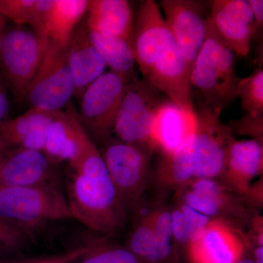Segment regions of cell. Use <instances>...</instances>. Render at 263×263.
<instances>
[{
	"instance_id": "obj_1",
	"label": "cell",
	"mask_w": 263,
	"mask_h": 263,
	"mask_svg": "<svg viewBox=\"0 0 263 263\" xmlns=\"http://www.w3.org/2000/svg\"><path fill=\"white\" fill-rule=\"evenodd\" d=\"M65 181L72 219L107 237L124 230L128 214L98 148L85 150L68 164Z\"/></svg>"
},
{
	"instance_id": "obj_2",
	"label": "cell",
	"mask_w": 263,
	"mask_h": 263,
	"mask_svg": "<svg viewBox=\"0 0 263 263\" xmlns=\"http://www.w3.org/2000/svg\"><path fill=\"white\" fill-rule=\"evenodd\" d=\"M236 57L217 35L209 16L205 42L192 67L190 82L202 100L218 111L238 98Z\"/></svg>"
},
{
	"instance_id": "obj_3",
	"label": "cell",
	"mask_w": 263,
	"mask_h": 263,
	"mask_svg": "<svg viewBox=\"0 0 263 263\" xmlns=\"http://www.w3.org/2000/svg\"><path fill=\"white\" fill-rule=\"evenodd\" d=\"M0 216L28 230L72 219L67 198L52 187L0 186Z\"/></svg>"
},
{
	"instance_id": "obj_4",
	"label": "cell",
	"mask_w": 263,
	"mask_h": 263,
	"mask_svg": "<svg viewBox=\"0 0 263 263\" xmlns=\"http://www.w3.org/2000/svg\"><path fill=\"white\" fill-rule=\"evenodd\" d=\"M100 144V153L119 199L127 214L135 212L149 183L153 154L116 137Z\"/></svg>"
},
{
	"instance_id": "obj_5",
	"label": "cell",
	"mask_w": 263,
	"mask_h": 263,
	"mask_svg": "<svg viewBox=\"0 0 263 263\" xmlns=\"http://www.w3.org/2000/svg\"><path fill=\"white\" fill-rule=\"evenodd\" d=\"M167 99L148 79L132 81L118 112L114 133L125 143L153 154L152 133L157 110Z\"/></svg>"
},
{
	"instance_id": "obj_6",
	"label": "cell",
	"mask_w": 263,
	"mask_h": 263,
	"mask_svg": "<svg viewBox=\"0 0 263 263\" xmlns=\"http://www.w3.org/2000/svg\"><path fill=\"white\" fill-rule=\"evenodd\" d=\"M136 79L109 70L85 90L77 115L95 143H102L112 137L123 98L129 84Z\"/></svg>"
},
{
	"instance_id": "obj_7",
	"label": "cell",
	"mask_w": 263,
	"mask_h": 263,
	"mask_svg": "<svg viewBox=\"0 0 263 263\" xmlns=\"http://www.w3.org/2000/svg\"><path fill=\"white\" fill-rule=\"evenodd\" d=\"M48 44L27 29H15L3 34L0 73L18 100L27 95Z\"/></svg>"
},
{
	"instance_id": "obj_8",
	"label": "cell",
	"mask_w": 263,
	"mask_h": 263,
	"mask_svg": "<svg viewBox=\"0 0 263 263\" xmlns=\"http://www.w3.org/2000/svg\"><path fill=\"white\" fill-rule=\"evenodd\" d=\"M197 121L196 171L194 179H219L226 168L230 147L235 141L221 112L208 105L197 95L194 102Z\"/></svg>"
},
{
	"instance_id": "obj_9",
	"label": "cell",
	"mask_w": 263,
	"mask_h": 263,
	"mask_svg": "<svg viewBox=\"0 0 263 263\" xmlns=\"http://www.w3.org/2000/svg\"><path fill=\"white\" fill-rule=\"evenodd\" d=\"M67 49L68 47L48 42L26 95L30 108L60 111L73 96L75 86L67 62Z\"/></svg>"
},
{
	"instance_id": "obj_10",
	"label": "cell",
	"mask_w": 263,
	"mask_h": 263,
	"mask_svg": "<svg viewBox=\"0 0 263 263\" xmlns=\"http://www.w3.org/2000/svg\"><path fill=\"white\" fill-rule=\"evenodd\" d=\"M164 20L190 70L205 42L209 2L161 0Z\"/></svg>"
},
{
	"instance_id": "obj_11",
	"label": "cell",
	"mask_w": 263,
	"mask_h": 263,
	"mask_svg": "<svg viewBox=\"0 0 263 263\" xmlns=\"http://www.w3.org/2000/svg\"><path fill=\"white\" fill-rule=\"evenodd\" d=\"M238 194L221 181L212 179H193L177 190V200L211 219L224 221L238 230L237 221L247 217V210Z\"/></svg>"
},
{
	"instance_id": "obj_12",
	"label": "cell",
	"mask_w": 263,
	"mask_h": 263,
	"mask_svg": "<svg viewBox=\"0 0 263 263\" xmlns=\"http://www.w3.org/2000/svg\"><path fill=\"white\" fill-rule=\"evenodd\" d=\"M174 41L158 5L153 0L142 2L133 29L132 48L143 77Z\"/></svg>"
},
{
	"instance_id": "obj_13",
	"label": "cell",
	"mask_w": 263,
	"mask_h": 263,
	"mask_svg": "<svg viewBox=\"0 0 263 263\" xmlns=\"http://www.w3.org/2000/svg\"><path fill=\"white\" fill-rule=\"evenodd\" d=\"M58 164L41 151L11 149L0 164V186L60 190Z\"/></svg>"
},
{
	"instance_id": "obj_14",
	"label": "cell",
	"mask_w": 263,
	"mask_h": 263,
	"mask_svg": "<svg viewBox=\"0 0 263 263\" xmlns=\"http://www.w3.org/2000/svg\"><path fill=\"white\" fill-rule=\"evenodd\" d=\"M209 21L222 42L237 57H247L254 36V18L246 0L209 1Z\"/></svg>"
},
{
	"instance_id": "obj_15",
	"label": "cell",
	"mask_w": 263,
	"mask_h": 263,
	"mask_svg": "<svg viewBox=\"0 0 263 263\" xmlns=\"http://www.w3.org/2000/svg\"><path fill=\"white\" fill-rule=\"evenodd\" d=\"M190 72L174 41L144 78L180 108L195 113Z\"/></svg>"
},
{
	"instance_id": "obj_16",
	"label": "cell",
	"mask_w": 263,
	"mask_h": 263,
	"mask_svg": "<svg viewBox=\"0 0 263 263\" xmlns=\"http://www.w3.org/2000/svg\"><path fill=\"white\" fill-rule=\"evenodd\" d=\"M242 239L238 230L212 219L189 248L195 263H235L243 250Z\"/></svg>"
},
{
	"instance_id": "obj_17",
	"label": "cell",
	"mask_w": 263,
	"mask_h": 263,
	"mask_svg": "<svg viewBox=\"0 0 263 263\" xmlns=\"http://www.w3.org/2000/svg\"><path fill=\"white\" fill-rule=\"evenodd\" d=\"M262 143L255 139L235 140L230 147L221 182L243 196L254 178L262 173Z\"/></svg>"
},
{
	"instance_id": "obj_18",
	"label": "cell",
	"mask_w": 263,
	"mask_h": 263,
	"mask_svg": "<svg viewBox=\"0 0 263 263\" xmlns=\"http://www.w3.org/2000/svg\"><path fill=\"white\" fill-rule=\"evenodd\" d=\"M67 62L75 86L74 95L80 100L85 90L107 68L93 45L86 23L79 26L72 35L67 49Z\"/></svg>"
},
{
	"instance_id": "obj_19",
	"label": "cell",
	"mask_w": 263,
	"mask_h": 263,
	"mask_svg": "<svg viewBox=\"0 0 263 263\" xmlns=\"http://www.w3.org/2000/svg\"><path fill=\"white\" fill-rule=\"evenodd\" d=\"M57 113L30 108L14 119L3 120L0 122V140L10 149L43 152L48 127Z\"/></svg>"
},
{
	"instance_id": "obj_20",
	"label": "cell",
	"mask_w": 263,
	"mask_h": 263,
	"mask_svg": "<svg viewBox=\"0 0 263 263\" xmlns=\"http://www.w3.org/2000/svg\"><path fill=\"white\" fill-rule=\"evenodd\" d=\"M196 129L195 114L166 99L157 110L152 129L155 152L158 151L161 155L171 153Z\"/></svg>"
},
{
	"instance_id": "obj_21",
	"label": "cell",
	"mask_w": 263,
	"mask_h": 263,
	"mask_svg": "<svg viewBox=\"0 0 263 263\" xmlns=\"http://www.w3.org/2000/svg\"><path fill=\"white\" fill-rule=\"evenodd\" d=\"M86 24L90 31L108 37L129 41L132 44L133 10L126 0H91Z\"/></svg>"
},
{
	"instance_id": "obj_22",
	"label": "cell",
	"mask_w": 263,
	"mask_h": 263,
	"mask_svg": "<svg viewBox=\"0 0 263 263\" xmlns=\"http://www.w3.org/2000/svg\"><path fill=\"white\" fill-rule=\"evenodd\" d=\"M197 129L177 148L161 157L155 172L159 187L177 191L194 179L196 171Z\"/></svg>"
},
{
	"instance_id": "obj_23",
	"label": "cell",
	"mask_w": 263,
	"mask_h": 263,
	"mask_svg": "<svg viewBox=\"0 0 263 263\" xmlns=\"http://www.w3.org/2000/svg\"><path fill=\"white\" fill-rule=\"evenodd\" d=\"M88 0H55L46 23L48 41L68 47L78 24L87 13Z\"/></svg>"
},
{
	"instance_id": "obj_24",
	"label": "cell",
	"mask_w": 263,
	"mask_h": 263,
	"mask_svg": "<svg viewBox=\"0 0 263 263\" xmlns=\"http://www.w3.org/2000/svg\"><path fill=\"white\" fill-rule=\"evenodd\" d=\"M89 31L93 45L107 67H110V70L119 75L136 79V60L131 43Z\"/></svg>"
},
{
	"instance_id": "obj_25",
	"label": "cell",
	"mask_w": 263,
	"mask_h": 263,
	"mask_svg": "<svg viewBox=\"0 0 263 263\" xmlns=\"http://www.w3.org/2000/svg\"><path fill=\"white\" fill-rule=\"evenodd\" d=\"M76 133L69 114L57 111L46 133L43 152L55 163L72 158L76 152Z\"/></svg>"
},
{
	"instance_id": "obj_26",
	"label": "cell",
	"mask_w": 263,
	"mask_h": 263,
	"mask_svg": "<svg viewBox=\"0 0 263 263\" xmlns=\"http://www.w3.org/2000/svg\"><path fill=\"white\" fill-rule=\"evenodd\" d=\"M173 245L159 238L143 216L129 233L127 247L139 259L161 262L172 254Z\"/></svg>"
},
{
	"instance_id": "obj_27",
	"label": "cell",
	"mask_w": 263,
	"mask_h": 263,
	"mask_svg": "<svg viewBox=\"0 0 263 263\" xmlns=\"http://www.w3.org/2000/svg\"><path fill=\"white\" fill-rule=\"evenodd\" d=\"M34 243L31 232L0 216V258L22 257Z\"/></svg>"
},
{
	"instance_id": "obj_28",
	"label": "cell",
	"mask_w": 263,
	"mask_h": 263,
	"mask_svg": "<svg viewBox=\"0 0 263 263\" xmlns=\"http://www.w3.org/2000/svg\"><path fill=\"white\" fill-rule=\"evenodd\" d=\"M73 263H140V259L127 247L99 240L87 245V249Z\"/></svg>"
},
{
	"instance_id": "obj_29",
	"label": "cell",
	"mask_w": 263,
	"mask_h": 263,
	"mask_svg": "<svg viewBox=\"0 0 263 263\" xmlns=\"http://www.w3.org/2000/svg\"><path fill=\"white\" fill-rule=\"evenodd\" d=\"M238 98L242 108L251 114H263V69L259 65L247 77L240 79Z\"/></svg>"
},
{
	"instance_id": "obj_30",
	"label": "cell",
	"mask_w": 263,
	"mask_h": 263,
	"mask_svg": "<svg viewBox=\"0 0 263 263\" xmlns=\"http://www.w3.org/2000/svg\"><path fill=\"white\" fill-rule=\"evenodd\" d=\"M143 217L159 238L168 243H174L171 209L164 205H160Z\"/></svg>"
},
{
	"instance_id": "obj_31",
	"label": "cell",
	"mask_w": 263,
	"mask_h": 263,
	"mask_svg": "<svg viewBox=\"0 0 263 263\" xmlns=\"http://www.w3.org/2000/svg\"><path fill=\"white\" fill-rule=\"evenodd\" d=\"M35 0H0V14L17 24H29Z\"/></svg>"
},
{
	"instance_id": "obj_32",
	"label": "cell",
	"mask_w": 263,
	"mask_h": 263,
	"mask_svg": "<svg viewBox=\"0 0 263 263\" xmlns=\"http://www.w3.org/2000/svg\"><path fill=\"white\" fill-rule=\"evenodd\" d=\"M228 127L232 133L252 136L262 143L263 114H246L238 120L230 121Z\"/></svg>"
},
{
	"instance_id": "obj_33",
	"label": "cell",
	"mask_w": 263,
	"mask_h": 263,
	"mask_svg": "<svg viewBox=\"0 0 263 263\" xmlns=\"http://www.w3.org/2000/svg\"><path fill=\"white\" fill-rule=\"evenodd\" d=\"M176 205L182 212L183 215L184 216L185 219L187 222L190 232H191L192 238H193L192 243H193L201 235L212 219L202 213L197 212L195 209L189 206L188 205L179 200H177Z\"/></svg>"
},
{
	"instance_id": "obj_34",
	"label": "cell",
	"mask_w": 263,
	"mask_h": 263,
	"mask_svg": "<svg viewBox=\"0 0 263 263\" xmlns=\"http://www.w3.org/2000/svg\"><path fill=\"white\" fill-rule=\"evenodd\" d=\"M87 245L80 246L62 253L20 259L18 262L14 263H73L85 253Z\"/></svg>"
},
{
	"instance_id": "obj_35",
	"label": "cell",
	"mask_w": 263,
	"mask_h": 263,
	"mask_svg": "<svg viewBox=\"0 0 263 263\" xmlns=\"http://www.w3.org/2000/svg\"><path fill=\"white\" fill-rule=\"evenodd\" d=\"M171 210L172 214L174 243L189 247L193 241V238L184 216L176 205L173 209H171Z\"/></svg>"
},
{
	"instance_id": "obj_36",
	"label": "cell",
	"mask_w": 263,
	"mask_h": 263,
	"mask_svg": "<svg viewBox=\"0 0 263 263\" xmlns=\"http://www.w3.org/2000/svg\"><path fill=\"white\" fill-rule=\"evenodd\" d=\"M252 8L254 18V39L262 32L263 27V1L262 0H248Z\"/></svg>"
},
{
	"instance_id": "obj_37",
	"label": "cell",
	"mask_w": 263,
	"mask_h": 263,
	"mask_svg": "<svg viewBox=\"0 0 263 263\" xmlns=\"http://www.w3.org/2000/svg\"><path fill=\"white\" fill-rule=\"evenodd\" d=\"M7 89H8V86L0 73V122L4 120L9 110L10 102Z\"/></svg>"
},
{
	"instance_id": "obj_38",
	"label": "cell",
	"mask_w": 263,
	"mask_h": 263,
	"mask_svg": "<svg viewBox=\"0 0 263 263\" xmlns=\"http://www.w3.org/2000/svg\"><path fill=\"white\" fill-rule=\"evenodd\" d=\"M10 150L11 149H10V148L0 140V164L2 163V162L4 160L5 157H6V155H8V152H9Z\"/></svg>"
},
{
	"instance_id": "obj_39",
	"label": "cell",
	"mask_w": 263,
	"mask_h": 263,
	"mask_svg": "<svg viewBox=\"0 0 263 263\" xmlns=\"http://www.w3.org/2000/svg\"><path fill=\"white\" fill-rule=\"evenodd\" d=\"M255 263H263V246H259L255 249Z\"/></svg>"
},
{
	"instance_id": "obj_40",
	"label": "cell",
	"mask_w": 263,
	"mask_h": 263,
	"mask_svg": "<svg viewBox=\"0 0 263 263\" xmlns=\"http://www.w3.org/2000/svg\"><path fill=\"white\" fill-rule=\"evenodd\" d=\"M6 18L3 15L0 14V32H3V27L5 24Z\"/></svg>"
},
{
	"instance_id": "obj_41",
	"label": "cell",
	"mask_w": 263,
	"mask_h": 263,
	"mask_svg": "<svg viewBox=\"0 0 263 263\" xmlns=\"http://www.w3.org/2000/svg\"><path fill=\"white\" fill-rule=\"evenodd\" d=\"M235 263H255L254 261L250 259H240V260L237 261Z\"/></svg>"
},
{
	"instance_id": "obj_42",
	"label": "cell",
	"mask_w": 263,
	"mask_h": 263,
	"mask_svg": "<svg viewBox=\"0 0 263 263\" xmlns=\"http://www.w3.org/2000/svg\"><path fill=\"white\" fill-rule=\"evenodd\" d=\"M3 32H0V50H1L2 42H3Z\"/></svg>"
}]
</instances>
